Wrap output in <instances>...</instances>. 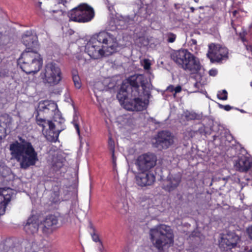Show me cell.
<instances>
[{
	"label": "cell",
	"mask_w": 252,
	"mask_h": 252,
	"mask_svg": "<svg viewBox=\"0 0 252 252\" xmlns=\"http://www.w3.org/2000/svg\"><path fill=\"white\" fill-rule=\"evenodd\" d=\"M151 88L148 79L144 75L136 74L126 80L118 93L122 107L131 111H141L148 107Z\"/></svg>",
	"instance_id": "cell-1"
},
{
	"label": "cell",
	"mask_w": 252,
	"mask_h": 252,
	"mask_svg": "<svg viewBox=\"0 0 252 252\" xmlns=\"http://www.w3.org/2000/svg\"><path fill=\"white\" fill-rule=\"evenodd\" d=\"M36 121L45 137L51 143L56 142L60 133L66 128L65 120L57 106L50 101L39 104Z\"/></svg>",
	"instance_id": "cell-2"
},
{
	"label": "cell",
	"mask_w": 252,
	"mask_h": 252,
	"mask_svg": "<svg viewBox=\"0 0 252 252\" xmlns=\"http://www.w3.org/2000/svg\"><path fill=\"white\" fill-rule=\"evenodd\" d=\"M116 39L107 32H101L94 35L89 41L86 52L91 58L99 59L109 56L116 51Z\"/></svg>",
	"instance_id": "cell-3"
},
{
	"label": "cell",
	"mask_w": 252,
	"mask_h": 252,
	"mask_svg": "<svg viewBox=\"0 0 252 252\" xmlns=\"http://www.w3.org/2000/svg\"><path fill=\"white\" fill-rule=\"evenodd\" d=\"M10 151L23 169L34 165L37 161V154L32 144L21 138L11 145Z\"/></svg>",
	"instance_id": "cell-4"
},
{
	"label": "cell",
	"mask_w": 252,
	"mask_h": 252,
	"mask_svg": "<svg viewBox=\"0 0 252 252\" xmlns=\"http://www.w3.org/2000/svg\"><path fill=\"white\" fill-rule=\"evenodd\" d=\"M151 243L160 252L169 250L175 243V234L169 225L160 224L152 228L149 232Z\"/></svg>",
	"instance_id": "cell-5"
},
{
	"label": "cell",
	"mask_w": 252,
	"mask_h": 252,
	"mask_svg": "<svg viewBox=\"0 0 252 252\" xmlns=\"http://www.w3.org/2000/svg\"><path fill=\"white\" fill-rule=\"evenodd\" d=\"M18 65L28 74L37 72L43 66V59L36 51L28 50L20 56Z\"/></svg>",
	"instance_id": "cell-6"
},
{
	"label": "cell",
	"mask_w": 252,
	"mask_h": 252,
	"mask_svg": "<svg viewBox=\"0 0 252 252\" xmlns=\"http://www.w3.org/2000/svg\"><path fill=\"white\" fill-rule=\"evenodd\" d=\"M171 57L180 67L190 72L196 73L201 68L199 60L187 50L175 51Z\"/></svg>",
	"instance_id": "cell-7"
},
{
	"label": "cell",
	"mask_w": 252,
	"mask_h": 252,
	"mask_svg": "<svg viewBox=\"0 0 252 252\" xmlns=\"http://www.w3.org/2000/svg\"><path fill=\"white\" fill-rule=\"evenodd\" d=\"M71 20L78 23H87L95 16L94 9L87 4H82L70 11L68 14Z\"/></svg>",
	"instance_id": "cell-8"
},
{
	"label": "cell",
	"mask_w": 252,
	"mask_h": 252,
	"mask_svg": "<svg viewBox=\"0 0 252 252\" xmlns=\"http://www.w3.org/2000/svg\"><path fill=\"white\" fill-rule=\"evenodd\" d=\"M218 245L222 251H230L240 245L241 237L236 233L228 232L221 234L218 239Z\"/></svg>",
	"instance_id": "cell-9"
},
{
	"label": "cell",
	"mask_w": 252,
	"mask_h": 252,
	"mask_svg": "<svg viewBox=\"0 0 252 252\" xmlns=\"http://www.w3.org/2000/svg\"><path fill=\"white\" fill-rule=\"evenodd\" d=\"M207 56L213 63H221L228 58L229 51L221 45L212 44L209 46Z\"/></svg>",
	"instance_id": "cell-10"
},
{
	"label": "cell",
	"mask_w": 252,
	"mask_h": 252,
	"mask_svg": "<svg viewBox=\"0 0 252 252\" xmlns=\"http://www.w3.org/2000/svg\"><path fill=\"white\" fill-rule=\"evenodd\" d=\"M175 137L173 134L168 131L159 132L153 139V145L155 148L161 150H166L174 144Z\"/></svg>",
	"instance_id": "cell-11"
},
{
	"label": "cell",
	"mask_w": 252,
	"mask_h": 252,
	"mask_svg": "<svg viewBox=\"0 0 252 252\" xmlns=\"http://www.w3.org/2000/svg\"><path fill=\"white\" fill-rule=\"evenodd\" d=\"M156 154L148 152L141 155L136 161L137 169L140 172H148L153 169L157 163Z\"/></svg>",
	"instance_id": "cell-12"
},
{
	"label": "cell",
	"mask_w": 252,
	"mask_h": 252,
	"mask_svg": "<svg viewBox=\"0 0 252 252\" xmlns=\"http://www.w3.org/2000/svg\"><path fill=\"white\" fill-rule=\"evenodd\" d=\"M43 78L48 85L51 86L57 85L61 79L60 68L54 63H49L45 68Z\"/></svg>",
	"instance_id": "cell-13"
},
{
	"label": "cell",
	"mask_w": 252,
	"mask_h": 252,
	"mask_svg": "<svg viewBox=\"0 0 252 252\" xmlns=\"http://www.w3.org/2000/svg\"><path fill=\"white\" fill-rule=\"evenodd\" d=\"M16 191L11 188L0 189V216L5 214L8 205L16 198Z\"/></svg>",
	"instance_id": "cell-14"
},
{
	"label": "cell",
	"mask_w": 252,
	"mask_h": 252,
	"mask_svg": "<svg viewBox=\"0 0 252 252\" xmlns=\"http://www.w3.org/2000/svg\"><path fill=\"white\" fill-rule=\"evenodd\" d=\"M182 175L180 173L169 174L162 181L161 187L163 190L167 192H172L175 190L181 182Z\"/></svg>",
	"instance_id": "cell-15"
},
{
	"label": "cell",
	"mask_w": 252,
	"mask_h": 252,
	"mask_svg": "<svg viewBox=\"0 0 252 252\" xmlns=\"http://www.w3.org/2000/svg\"><path fill=\"white\" fill-rule=\"evenodd\" d=\"M136 180L139 186L145 187L153 185L156 182V178L154 174L148 171L137 174Z\"/></svg>",
	"instance_id": "cell-16"
},
{
	"label": "cell",
	"mask_w": 252,
	"mask_h": 252,
	"mask_svg": "<svg viewBox=\"0 0 252 252\" xmlns=\"http://www.w3.org/2000/svg\"><path fill=\"white\" fill-rule=\"evenodd\" d=\"M252 162L250 157L242 156L237 159L234 163L235 171L240 173H247L252 168Z\"/></svg>",
	"instance_id": "cell-17"
},
{
	"label": "cell",
	"mask_w": 252,
	"mask_h": 252,
	"mask_svg": "<svg viewBox=\"0 0 252 252\" xmlns=\"http://www.w3.org/2000/svg\"><path fill=\"white\" fill-rule=\"evenodd\" d=\"M23 44H24L28 50L35 51L39 48V43L37 38L34 33L32 32H27L24 34L22 37Z\"/></svg>",
	"instance_id": "cell-18"
},
{
	"label": "cell",
	"mask_w": 252,
	"mask_h": 252,
	"mask_svg": "<svg viewBox=\"0 0 252 252\" xmlns=\"http://www.w3.org/2000/svg\"><path fill=\"white\" fill-rule=\"evenodd\" d=\"M45 222L47 226L51 227L56 224L57 219L55 216H51L47 218Z\"/></svg>",
	"instance_id": "cell-19"
},
{
	"label": "cell",
	"mask_w": 252,
	"mask_h": 252,
	"mask_svg": "<svg viewBox=\"0 0 252 252\" xmlns=\"http://www.w3.org/2000/svg\"><path fill=\"white\" fill-rule=\"evenodd\" d=\"M246 234L250 240H252V225H250L246 228Z\"/></svg>",
	"instance_id": "cell-20"
},
{
	"label": "cell",
	"mask_w": 252,
	"mask_h": 252,
	"mask_svg": "<svg viewBox=\"0 0 252 252\" xmlns=\"http://www.w3.org/2000/svg\"><path fill=\"white\" fill-rule=\"evenodd\" d=\"M57 1L60 4H66L69 2V0H57Z\"/></svg>",
	"instance_id": "cell-21"
},
{
	"label": "cell",
	"mask_w": 252,
	"mask_h": 252,
	"mask_svg": "<svg viewBox=\"0 0 252 252\" xmlns=\"http://www.w3.org/2000/svg\"><path fill=\"white\" fill-rule=\"evenodd\" d=\"M144 66L145 69H148L150 67V64L148 61H145L144 62Z\"/></svg>",
	"instance_id": "cell-22"
}]
</instances>
